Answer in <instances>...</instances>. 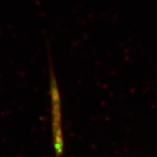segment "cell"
<instances>
[{
    "label": "cell",
    "mask_w": 157,
    "mask_h": 157,
    "mask_svg": "<svg viewBox=\"0 0 157 157\" xmlns=\"http://www.w3.org/2000/svg\"><path fill=\"white\" fill-rule=\"evenodd\" d=\"M50 94L51 115H52V147L56 157H61L65 152V142L62 128V107L59 88L53 71L52 66L50 67Z\"/></svg>",
    "instance_id": "6da1fadb"
}]
</instances>
